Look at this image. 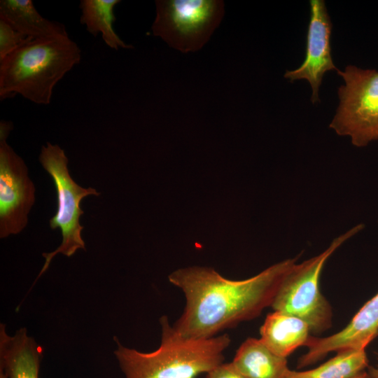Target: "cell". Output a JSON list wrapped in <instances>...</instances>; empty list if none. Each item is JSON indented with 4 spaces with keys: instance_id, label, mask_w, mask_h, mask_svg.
Returning a JSON list of instances; mask_svg holds the SVG:
<instances>
[{
    "instance_id": "1",
    "label": "cell",
    "mask_w": 378,
    "mask_h": 378,
    "mask_svg": "<svg viewBox=\"0 0 378 378\" xmlns=\"http://www.w3.org/2000/svg\"><path fill=\"white\" fill-rule=\"evenodd\" d=\"M296 260H283L244 280L227 279L208 267L174 271L168 279L186 298L185 308L174 328L186 337L209 338L258 316L271 306L284 277Z\"/></svg>"
},
{
    "instance_id": "2",
    "label": "cell",
    "mask_w": 378,
    "mask_h": 378,
    "mask_svg": "<svg viewBox=\"0 0 378 378\" xmlns=\"http://www.w3.org/2000/svg\"><path fill=\"white\" fill-rule=\"evenodd\" d=\"M159 347L146 353L122 345L116 337L114 355L125 378H196L223 363L231 339L227 334L192 338L178 332L167 316L160 318Z\"/></svg>"
},
{
    "instance_id": "3",
    "label": "cell",
    "mask_w": 378,
    "mask_h": 378,
    "mask_svg": "<svg viewBox=\"0 0 378 378\" xmlns=\"http://www.w3.org/2000/svg\"><path fill=\"white\" fill-rule=\"evenodd\" d=\"M81 60L69 36L30 39L0 61V97L20 94L37 104L50 103L56 84Z\"/></svg>"
},
{
    "instance_id": "4",
    "label": "cell",
    "mask_w": 378,
    "mask_h": 378,
    "mask_svg": "<svg viewBox=\"0 0 378 378\" xmlns=\"http://www.w3.org/2000/svg\"><path fill=\"white\" fill-rule=\"evenodd\" d=\"M363 228L360 224L335 239L319 255L295 263L284 277L272 302L274 311L305 321L312 332L321 333L332 326V308L319 288L320 276L330 255L348 239Z\"/></svg>"
},
{
    "instance_id": "5",
    "label": "cell",
    "mask_w": 378,
    "mask_h": 378,
    "mask_svg": "<svg viewBox=\"0 0 378 378\" xmlns=\"http://www.w3.org/2000/svg\"><path fill=\"white\" fill-rule=\"evenodd\" d=\"M38 160L53 180L56 189L57 209L50 219L49 225L52 230L60 229L62 241L52 252L42 254L45 262L35 281L48 270L57 254L71 257L78 249L85 250L81 234L84 227L80 223V218L84 214L80 202L87 196L100 195L94 188H83L74 181L68 169L69 160L59 145L47 142L42 146Z\"/></svg>"
},
{
    "instance_id": "6",
    "label": "cell",
    "mask_w": 378,
    "mask_h": 378,
    "mask_svg": "<svg viewBox=\"0 0 378 378\" xmlns=\"http://www.w3.org/2000/svg\"><path fill=\"white\" fill-rule=\"evenodd\" d=\"M337 73L344 83L338 88L340 102L330 127L358 147L378 140V71L348 65Z\"/></svg>"
},
{
    "instance_id": "7",
    "label": "cell",
    "mask_w": 378,
    "mask_h": 378,
    "mask_svg": "<svg viewBox=\"0 0 378 378\" xmlns=\"http://www.w3.org/2000/svg\"><path fill=\"white\" fill-rule=\"evenodd\" d=\"M154 36L182 52L201 49L222 21L220 0H157Z\"/></svg>"
},
{
    "instance_id": "8",
    "label": "cell",
    "mask_w": 378,
    "mask_h": 378,
    "mask_svg": "<svg viewBox=\"0 0 378 378\" xmlns=\"http://www.w3.org/2000/svg\"><path fill=\"white\" fill-rule=\"evenodd\" d=\"M36 188L23 159L0 139V238L20 233L28 223Z\"/></svg>"
},
{
    "instance_id": "9",
    "label": "cell",
    "mask_w": 378,
    "mask_h": 378,
    "mask_svg": "<svg viewBox=\"0 0 378 378\" xmlns=\"http://www.w3.org/2000/svg\"><path fill=\"white\" fill-rule=\"evenodd\" d=\"M310 18L307 34L305 57L302 64L294 70H288L284 78L290 82L307 80L312 88L311 101L319 102V88L324 74L337 71L331 54L332 23L325 1L311 0Z\"/></svg>"
},
{
    "instance_id": "10",
    "label": "cell",
    "mask_w": 378,
    "mask_h": 378,
    "mask_svg": "<svg viewBox=\"0 0 378 378\" xmlns=\"http://www.w3.org/2000/svg\"><path fill=\"white\" fill-rule=\"evenodd\" d=\"M378 335V292L354 316L340 331L325 337L310 336L307 351L298 361V368L316 363L328 353L344 349H365Z\"/></svg>"
},
{
    "instance_id": "11",
    "label": "cell",
    "mask_w": 378,
    "mask_h": 378,
    "mask_svg": "<svg viewBox=\"0 0 378 378\" xmlns=\"http://www.w3.org/2000/svg\"><path fill=\"white\" fill-rule=\"evenodd\" d=\"M43 348L27 334L26 328L13 335L0 325V370L7 378H38Z\"/></svg>"
},
{
    "instance_id": "12",
    "label": "cell",
    "mask_w": 378,
    "mask_h": 378,
    "mask_svg": "<svg viewBox=\"0 0 378 378\" xmlns=\"http://www.w3.org/2000/svg\"><path fill=\"white\" fill-rule=\"evenodd\" d=\"M310 332L308 324L300 318L274 311L267 315L260 328V340L274 354L286 358L305 346Z\"/></svg>"
},
{
    "instance_id": "13",
    "label": "cell",
    "mask_w": 378,
    "mask_h": 378,
    "mask_svg": "<svg viewBox=\"0 0 378 378\" xmlns=\"http://www.w3.org/2000/svg\"><path fill=\"white\" fill-rule=\"evenodd\" d=\"M0 18L32 39L69 36L64 24L43 18L31 0H1Z\"/></svg>"
},
{
    "instance_id": "14",
    "label": "cell",
    "mask_w": 378,
    "mask_h": 378,
    "mask_svg": "<svg viewBox=\"0 0 378 378\" xmlns=\"http://www.w3.org/2000/svg\"><path fill=\"white\" fill-rule=\"evenodd\" d=\"M246 378H284L288 370L286 358L272 352L260 339L242 342L232 361Z\"/></svg>"
},
{
    "instance_id": "15",
    "label": "cell",
    "mask_w": 378,
    "mask_h": 378,
    "mask_svg": "<svg viewBox=\"0 0 378 378\" xmlns=\"http://www.w3.org/2000/svg\"><path fill=\"white\" fill-rule=\"evenodd\" d=\"M119 0H81L80 22L94 36L101 34L104 42L111 48H132L117 34L113 24L116 18L114 8Z\"/></svg>"
},
{
    "instance_id": "16",
    "label": "cell",
    "mask_w": 378,
    "mask_h": 378,
    "mask_svg": "<svg viewBox=\"0 0 378 378\" xmlns=\"http://www.w3.org/2000/svg\"><path fill=\"white\" fill-rule=\"evenodd\" d=\"M319 366L308 370L288 369L284 378H351L368 367L365 349H344Z\"/></svg>"
},
{
    "instance_id": "17",
    "label": "cell",
    "mask_w": 378,
    "mask_h": 378,
    "mask_svg": "<svg viewBox=\"0 0 378 378\" xmlns=\"http://www.w3.org/2000/svg\"><path fill=\"white\" fill-rule=\"evenodd\" d=\"M30 39L0 18V61Z\"/></svg>"
},
{
    "instance_id": "18",
    "label": "cell",
    "mask_w": 378,
    "mask_h": 378,
    "mask_svg": "<svg viewBox=\"0 0 378 378\" xmlns=\"http://www.w3.org/2000/svg\"><path fill=\"white\" fill-rule=\"evenodd\" d=\"M205 378H246L231 363H223L206 374Z\"/></svg>"
},
{
    "instance_id": "19",
    "label": "cell",
    "mask_w": 378,
    "mask_h": 378,
    "mask_svg": "<svg viewBox=\"0 0 378 378\" xmlns=\"http://www.w3.org/2000/svg\"><path fill=\"white\" fill-rule=\"evenodd\" d=\"M13 127V124L11 121L1 120L0 121V138L8 139Z\"/></svg>"
},
{
    "instance_id": "20",
    "label": "cell",
    "mask_w": 378,
    "mask_h": 378,
    "mask_svg": "<svg viewBox=\"0 0 378 378\" xmlns=\"http://www.w3.org/2000/svg\"><path fill=\"white\" fill-rule=\"evenodd\" d=\"M368 372L371 375L372 378H378V363L375 367L370 368Z\"/></svg>"
},
{
    "instance_id": "21",
    "label": "cell",
    "mask_w": 378,
    "mask_h": 378,
    "mask_svg": "<svg viewBox=\"0 0 378 378\" xmlns=\"http://www.w3.org/2000/svg\"><path fill=\"white\" fill-rule=\"evenodd\" d=\"M351 378H372V377L368 372V371L367 372L365 370Z\"/></svg>"
},
{
    "instance_id": "22",
    "label": "cell",
    "mask_w": 378,
    "mask_h": 378,
    "mask_svg": "<svg viewBox=\"0 0 378 378\" xmlns=\"http://www.w3.org/2000/svg\"><path fill=\"white\" fill-rule=\"evenodd\" d=\"M0 378H7L6 374L0 370Z\"/></svg>"
}]
</instances>
